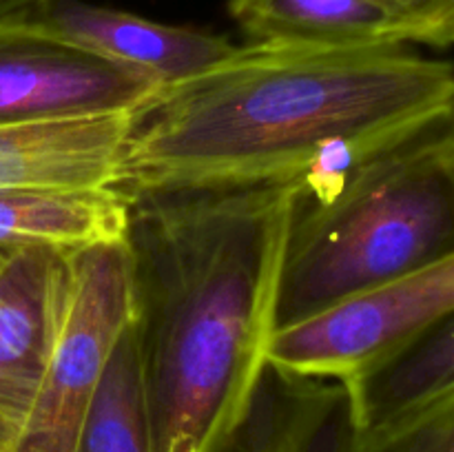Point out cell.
<instances>
[{
	"label": "cell",
	"instance_id": "6da1fadb",
	"mask_svg": "<svg viewBox=\"0 0 454 452\" xmlns=\"http://www.w3.org/2000/svg\"><path fill=\"white\" fill-rule=\"evenodd\" d=\"M452 109V65L411 44H238L133 113L115 186L137 199L300 182L317 198Z\"/></svg>",
	"mask_w": 454,
	"mask_h": 452
},
{
	"label": "cell",
	"instance_id": "7a4b0ae2",
	"mask_svg": "<svg viewBox=\"0 0 454 452\" xmlns=\"http://www.w3.org/2000/svg\"><path fill=\"white\" fill-rule=\"evenodd\" d=\"M304 184L131 199L124 244L153 452H217L278 331L284 251Z\"/></svg>",
	"mask_w": 454,
	"mask_h": 452
},
{
	"label": "cell",
	"instance_id": "3957f363",
	"mask_svg": "<svg viewBox=\"0 0 454 452\" xmlns=\"http://www.w3.org/2000/svg\"><path fill=\"white\" fill-rule=\"evenodd\" d=\"M452 255L450 118L362 160L324 195L301 191L279 275L278 328Z\"/></svg>",
	"mask_w": 454,
	"mask_h": 452
},
{
	"label": "cell",
	"instance_id": "277c9868",
	"mask_svg": "<svg viewBox=\"0 0 454 452\" xmlns=\"http://www.w3.org/2000/svg\"><path fill=\"white\" fill-rule=\"evenodd\" d=\"M454 313V255L395 282L350 292L278 328L266 362L284 372L346 381Z\"/></svg>",
	"mask_w": 454,
	"mask_h": 452
},
{
	"label": "cell",
	"instance_id": "5b68a950",
	"mask_svg": "<svg viewBox=\"0 0 454 452\" xmlns=\"http://www.w3.org/2000/svg\"><path fill=\"white\" fill-rule=\"evenodd\" d=\"M71 297L16 452H74L115 341L133 319L127 244L71 253Z\"/></svg>",
	"mask_w": 454,
	"mask_h": 452
},
{
	"label": "cell",
	"instance_id": "8992f818",
	"mask_svg": "<svg viewBox=\"0 0 454 452\" xmlns=\"http://www.w3.org/2000/svg\"><path fill=\"white\" fill-rule=\"evenodd\" d=\"M160 89L27 12L0 16V127L136 113Z\"/></svg>",
	"mask_w": 454,
	"mask_h": 452
},
{
	"label": "cell",
	"instance_id": "52a82bcc",
	"mask_svg": "<svg viewBox=\"0 0 454 452\" xmlns=\"http://www.w3.org/2000/svg\"><path fill=\"white\" fill-rule=\"evenodd\" d=\"M71 253L25 248L0 264V452H16L71 297Z\"/></svg>",
	"mask_w": 454,
	"mask_h": 452
},
{
	"label": "cell",
	"instance_id": "ba28073f",
	"mask_svg": "<svg viewBox=\"0 0 454 452\" xmlns=\"http://www.w3.org/2000/svg\"><path fill=\"white\" fill-rule=\"evenodd\" d=\"M27 13L80 47L149 75L162 89L211 69L238 49L226 35L84 0H49Z\"/></svg>",
	"mask_w": 454,
	"mask_h": 452
},
{
	"label": "cell",
	"instance_id": "9c48e42d",
	"mask_svg": "<svg viewBox=\"0 0 454 452\" xmlns=\"http://www.w3.org/2000/svg\"><path fill=\"white\" fill-rule=\"evenodd\" d=\"M353 437L344 384L266 363L242 419L217 452H350Z\"/></svg>",
	"mask_w": 454,
	"mask_h": 452
},
{
	"label": "cell",
	"instance_id": "30bf717a",
	"mask_svg": "<svg viewBox=\"0 0 454 452\" xmlns=\"http://www.w3.org/2000/svg\"><path fill=\"white\" fill-rule=\"evenodd\" d=\"M133 113L0 127V189L115 186Z\"/></svg>",
	"mask_w": 454,
	"mask_h": 452
},
{
	"label": "cell",
	"instance_id": "8fae6325",
	"mask_svg": "<svg viewBox=\"0 0 454 452\" xmlns=\"http://www.w3.org/2000/svg\"><path fill=\"white\" fill-rule=\"evenodd\" d=\"M129 215L131 199L118 186H7L0 189V253L124 242Z\"/></svg>",
	"mask_w": 454,
	"mask_h": 452
},
{
	"label": "cell",
	"instance_id": "7c38bea8",
	"mask_svg": "<svg viewBox=\"0 0 454 452\" xmlns=\"http://www.w3.org/2000/svg\"><path fill=\"white\" fill-rule=\"evenodd\" d=\"M229 13L248 43L428 47L419 27L375 0H229Z\"/></svg>",
	"mask_w": 454,
	"mask_h": 452
},
{
	"label": "cell",
	"instance_id": "4fadbf2b",
	"mask_svg": "<svg viewBox=\"0 0 454 452\" xmlns=\"http://www.w3.org/2000/svg\"><path fill=\"white\" fill-rule=\"evenodd\" d=\"M357 433L454 394V313L443 315L406 346L344 384Z\"/></svg>",
	"mask_w": 454,
	"mask_h": 452
},
{
	"label": "cell",
	"instance_id": "5bb4252c",
	"mask_svg": "<svg viewBox=\"0 0 454 452\" xmlns=\"http://www.w3.org/2000/svg\"><path fill=\"white\" fill-rule=\"evenodd\" d=\"M74 452H153L133 319L115 341Z\"/></svg>",
	"mask_w": 454,
	"mask_h": 452
},
{
	"label": "cell",
	"instance_id": "9a60e30c",
	"mask_svg": "<svg viewBox=\"0 0 454 452\" xmlns=\"http://www.w3.org/2000/svg\"><path fill=\"white\" fill-rule=\"evenodd\" d=\"M350 452H454V394L393 424L355 430Z\"/></svg>",
	"mask_w": 454,
	"mask_h": 452
},
{
	"label": "cell",
	"instance_id": "2e32d148",
	"mask_svg": "<svg viewBox=\"0 0 454 452\" xmlns=\"http://www.w3.org/2000/svg\"><path fill=\"white\" fill-rule=\"evenodd\" d=\"M424 31L428 47L448 49L454 40V0H375Z\"/></svg>",
	"mask_w": 454,
	"mask_h": 452
},
{
	"label": "cell",
	"instance_id": "e0dca14e",
	"mask_svg": "<svg viewBox=\"0 0 454 452\" xmlns=\"http://www.w3.org/2000/svg\"><path fill=\"white\" fill-rule=\"evenodd\" d=\"M43 3H49V0H0V16H4V13L27 12V9H34Z\"/></svg>",
	"mask_w": 454,
	"mask_h": 452
},
{
	"label": "cell",
	"instance_id": "ac0fdd59",
	"mask_svg": "<svg viewBox=\"0 0 454 452\" xmlns=\"http://www.w3.org/2000/svg\"><path fill=\"white\" fill-rule=\"evenodd\" d=\"M4 257H7V255H3V253H0V264H3V260H4Z\"/></svg>",
	"mask_w": 454,
	"mask_h": 452
}]
</instances>
